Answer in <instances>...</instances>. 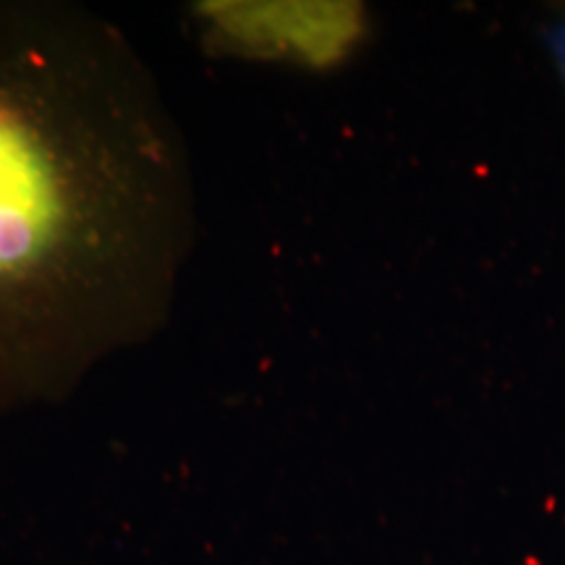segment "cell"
I'll use <instances>...</instances> for the list:
<instances>
[{
    "label": "cell",
    "instance_id": "1",
    "mask_svg": "<svg viewBox=\"0 0 565 565\" xmlns=\"http://www.w3.org/2000/svg\"><path fill=\"white\" fill-rule=\"evenodd\" d=\"M194 236L186 141L124 32L0 0V412L61 404L152 341Z\"/></svg>",
    "mask_w": 565,
    "mask_h": 565
}]
</instances>
